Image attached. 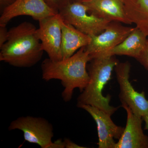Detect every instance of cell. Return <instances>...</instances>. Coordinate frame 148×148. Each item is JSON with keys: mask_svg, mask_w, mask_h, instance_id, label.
Returning <instances> with one entry per match:
<instances>
[{"mask_svg": "<svg viewBox=\"0 0 148 148\" xmlns=\"http://www.w3.org/2000/svg\"><path fill=\"white\" fill-rule=\"evenodd\" d=\"M91 60L86 47L80 49L71 57L60 61L46 58L41 66L42 79L45 81L60 80L64 88L62 98L65 102H69L75 88H78L82 92L89 82L87 66Z\"/></svg>", "mask_w": 148, "mask_h": 148, "instance_id": "obj_1", "label": "cell"}, {"mask_svg": "<svg viewBox=\"0 0 148 148\" xmlns=\"http://www.w3.org/2000/svg\"><path fill=\"white\" fill-rule=\"evenodd\" d=\"M0 50V61L17 68L35 66L44 52L36 28L27 21L9 30L8 38Z\"/></svg>", "mask_w": 148, "mask_h": 148, "instance_id": "obj_2", "label": "cell"}, {"mask_svg": "<svg viewBox=\"0 0 148 148\" xmlns=\"http://www.w3.org/2000/svg\"><path fill=\"white\" fill-rule=\"evenodd\" d=\"M119 61L115 56L93 58L87 65L89 81L77 98V106L88 105L96 107L112 116L118 108L110 105V95H103L105 86L111 79L112 73Z\"/></svg>", "mask_w": 148, "mask_h": 148, "instance_id": "obj_3", "label": "cell"}, {"mask_svg": "<svg viewBox=\"0 0 148 148\" xmlns=\"http://www.w3.org/2000/svg\"><path fill=\"white\" fill-rule=\"evenodd\" d=\"M58 13L63 21L90 36L101 34L110 22L89 13L86 5L77 1L70 3Z\"/></svg>", "mask_w": 148, "mask_h": 148, "instance_id": "obj_4", "label": "cell"}, {"mask_svg": "<svg viewBox=\"0 0 148 148\" xmlns=\"http://www.w3.org/2000/svg\"><path fill=\"white\" fill-rule=\"evenodd\" d=\"M8 129L21 130L24 140L28 143L37 144L42 148H53V126L44 118L19 117L12 121Z\"/></svg>", "mask_w": 148, "mask_h": 148, "instance_id": "obj_5", "label": "cell"}, {"mask_svg": "<svg viewBox=\"0 0 148 148\" xmlns=\"http://www.w3.org/2000/svg\"><path fill=\"white\" fill-rule=\"evenodd\" d=\"M131 64L129 61L118 63L114 70L119 84V98L122 104L127 105L133 113L143 118L148 114V100L144 91L135 90L129 81Z\"/></svg>", "mask_w": 148, "mask_h": 148, "instance_id": "obj_6", "label": "cell"}, {"mask_svg": "<svg viewBox=\"0 0 148 148\" xmlns=\"http://www.w3.org/2000/svg\"><path fill=\"white\" fill-rule=\"evenodd\" d=\"M135 27H126L120 22L110 21L99 34L91 37L86 47L91 59L108 55L109 51L121 42Z\"/></svg>", "mask_w": 148, "mask_h": 148, "instance_id": "obj_7", "label": "cell"}, {"mask_svg": "<svg viewBox=\"0 0 148 148\" xmlns=\"http://www.w3.org/2000/svg\"><path fill=\"white\" fill-rule=\"evenodd\" d=\"M61 17L59 13L38 21L39 27L37 29V34L44 51L53 61L63 59L62 53V29Z\"/></svg>", "mask_w": 148, "mask_h": 148, "instance_id": "obj_8", "label": "cell"}, {"mask_svg": "<svg viewBox=\"0 0 148 148\" xmlns=\"http://www.w3.org/2000/svg\"><path fill=\"white\" fill-rule=\"evenodd\" d=\"M58 13L47 4L45 0H15L3 10L0 17V25H7L16 16L27 15L39 21Z\"/></svg>", "mask_w": 148, "mask_h": 148, "instance_id": "obj_9", "label": "cell"}, {"mask_svg": "<svg viewBox=\"0 0 148 148\" xmlns=\"http://www.w3.org/2000/svg\"><path fill=\"white\" fill-rule=\"evenodd\" d=\"M88 112L97 125L99 148H115L116 143L115 140H119L125 127L115 124L111 116L100 109L88 105L77 106Z\"/></svg>", "mask_w": 148, "mask_h": 148, "instance_id": "obj_10", "label": "cell"}, {"mask_svg": "<svg viewBox=\"0 0 148 148\" xmlns=\"http://www.w3.org/2000/svg\"><path fill=\"white\" fill-rule=\"evenodd\" d=\"M121 106L127 112V121L115 148H148V137L142 128L143 118L133 113L127 105L122 104Z\"/></svg>", "mask_w": 148, "mask_h": 148, "instance_id": "obj_11", "label": "cell"}, {"mask_svg": "<svg viewBox=\"0 0 148 148\" xmlns=\"http://www.w3.org/2000/svg\"><path fill=\"white\" fill-rule=\"evenodd\" d=\"M88 12L100 18L131 25L125 10L124 0H92L83 3Z\"/></svg>", "mask_w": 148, "mask_h": 148, "instance_id": "obj_12", "label": "cell"}, {"mask_svg": "<svg viewBox=\"0 0 148 148\" xmlns=\"http://www.w3.org/2000/svg\"><path fill=\"white\" fill-rule=\"evenodd\" d=\"M61 24L62 29L61 47L64 59L71 57L81 48L86 47L90 42L91 37L65 22L61 18Z\"/></svg>", "mask_w": 148, "mask_h": 148, "instance_id": "obj_13", "label": "cell"}, {"mask_svg": "<svg viewBox=\"0 0 148 148\" xmlns=\"http://www.w3.org/2000/svg\"><path fill=\"white\" fill-rule=\"evenodd\" d=\"M147 37L135 27L121 42L109 51L107 56H127L137 59L145 47Z\"/></svg>", "mask_w": 148, "mask_h": 148, "instance_id": "obj_14", "label": "cell"}, {"mask_svg": "<svg viewBox=\"0 0 148 148\" xmlns=\"http://www.w3.org/2000/svg\"><path fill=\"white\" fill-rule=\"evenodd\" d=\"M124 6L129 21L148 37V0H124Z\"/></svg>", "mask_w": 148, "mask_h": 148, "instance_id": "obj_15", "label": "cell"}, {"mask_svg": "<svg viewBox=\"0 0 148 148\" xmlns=\"http://www.w3.org/2000/svg\"><path fill=\"white\" fill-rule=\"evenodd\" d=\"M45 1L51 8L58 12L61 9L76 0H45Z\"/></svg>", "mask_w": 148, "mask_h": 148, "instance_id": "obj_16", "label": "cell"}, {"mask_svg": "<svg viewBox=\"0 0 148 148\" xmlns=\"http://www.w3.org/2000/svg\"><path fill=\"white\" fill-rule=\"evenodd\" d=\"M136 60L148 71V39L145 47Z\"/></svg>", "mask_w": 148, "mask_h": 148, "instance_id": "obj_17", "label": "cell"}, {"mask_svg": "<svg viewBox=\"0 0 148 148\" xmlns=\"http://www.w3.org/2000/svg\"><path fill=\"white\" fill-rule=\"evenodd\" d=\"M8 31L6 28V25H0V48L7 40L8 37Z\"/></svg>", "mask_w": 148, "mask_h": 148, "instance_id": "obj_18", "label": "cell"}, {"mask_svg": "<svg viewBox=\"0 0 148 148\" xmlns=\"http://www.w3.org/2000/svg\"><path fill=\"white\" fill-rule=\"evenodd\" d=\"M64 142L65 143V148H85L86 147H82L77 145L76 143L72 142L71 140H69L68 138H65Z\"/></svg>", "mask_w": 148, "mask_h": 148, "instance_id": "obj_19", "label": "cell"}, {"mask_svg": "<svg viewBox=\"0 0 148 148\" xmlns=\"http://www.w3.org/2000/svg\"><path fill=\"white\" fill-rule=\"evenodd\" d=\"M15 1V0H0L1 7H3V10L6 7Z\"/></svg>", "mask_w": 148, "mask_h": 148, "instance_id": "obj_20", "label": "cell"}, {"mask_svg": "<svg viewBox=\"0 0 148 148\" xmlns=\"http://www.w3.org/2000/svg\"><path fill=\"white\" fill-rule=\"evenodd\" d=\"M143 121L145 122V129L147 130H148V114L143 117Z\"/></svg>", "mask_w": 148, "mask_h": 148, "instance_id": "obj_21", "label": "cell"}, {"mask_svg": "<svg viewBox=\"0 0 148 148\" xmlns=\"http://www.w3.org/2000/svg\"><path fill=\"white\" fill-rule=\"evenodd\" d=\"M92 0H76L77 1L79 2L84 3L88 2L91 1Z\"/></svg>", "mask_w": 148, "mask_h": 148, "instance_id": "obj_22", "label": "cell"}]
</instances>
